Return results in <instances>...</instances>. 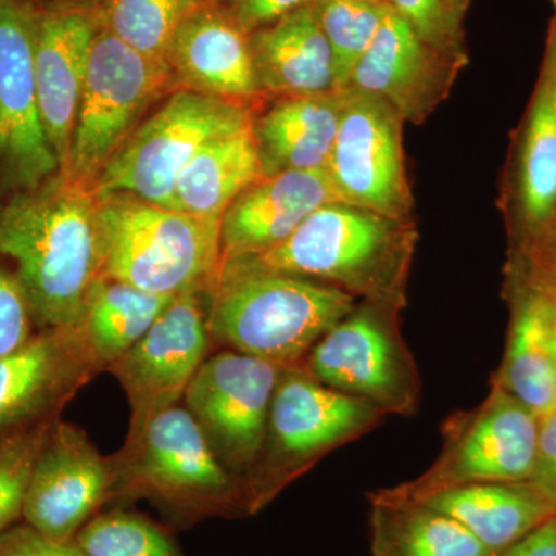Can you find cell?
I'll return each mask as SVG.
<instances>
[{
  "mask_svg": "<svg viewBox=\"0 0 556 556\" xmlns=\"http://www.w3.org/2000/svg\"><path fill=\"white\" fill-rule=\"evenodd\" d=\"M0 257L13 262L39 331L78 324L102 273L97 197L61 170L38 188L0 197Z\"/></svg>",
  "mask_w": 556,
  "mask_h": 556,
  "instance_id": "cell-1",
  "label": "cell"
},
{
  "mask_svg": "<svg viewBox=\"0 0 556 556\" xmlns=\"http://www.w3.org/2000/svg\"><path fill=\"white\" fill-rule=\"evenodd\" d=\"M416 243L412 218L334 201L318 207L276 248L223 265L313 278L357 300L404 309Z\"/></svg>",
  "mask_w": 556,
  "mask_h": 556,
  "instance_id": "cell-2",
  "label": "cell"
},
{
  "mask_svg": "<svg viewBox=\"0 0 556 556\" xmlns=\"http://www.w3.org/2000/svg\"><path fill=\"white\" fill-rule=\"evenodd\" d=\"M112 501H148L172 530L206 519L249 517L243 482L219 463L185 405L159 413L109 456Z\"/></svg>",
  "mask_w": 556,
  "mask_h": 556,
  "instance_id": "cell-3",
  "label": "cell"
},
{
  "mask_svg": "<svg viewBox=\"0 0 556 556\" xmlns=\"http://www.w3.org/2000/svg\"><path fill=\"white\" fill-rule=\"evenodd\" d=\"M212 342L281 367L302 364L358 300L313 278L222 265L207 292Z\"/></svg>",
  "mask_w": 556,
  "mask_h": 556,
  "instance_id": "cell-4",
  "label": "cell"
},
{
  "mask_svg": "<svg viewBox=\"0 0 556 556\" xmlns=\"http://www.w3.org/2000/svg\"><path fill=\"white\" fill-rule=\"evenodd\" d=\"M102 276L150 294L211 291L222 268V218L159 206L130 193L98 200Z\"/></svg>",
  "mask_w": 556,
  "mask_h": 556,
  "instance_id": "cell-5",
  "label": "cell"
},
{
  "mask_svg": "<svg viewBox=\"0 0 556 556\" xmlns=\"http://www.w3.org/2000/svg\"><path fill=\"white\" fill-rule=\"evenodd\" d=\"M386 417L372 402L317 382L302 364L285 368L270 405L265 444L244 479L249 517L268 507L329 453L382 426Z\"/></svg>",
  "mask_w": 556,
  "mask_h": 556,
  "instance_id": "cell-6",
  "label": "cell"
},
{
  "mask_svg": "<svg viewBox=\"0 0 556 556\" xmlns=\"http://www.w3.org/2000/svg\"><path fill=\"white\" fill-rule=\"evenodd\" d=\"M247 102L177 89L124 142L94 182L97 200L130 193L174 208L175 185L189 161L215 139L251 129Z\"/></svg>",
  "mask_w": 556,
  "mask_h": 556,
  "instance_id": "cell-7",
  "label": "cell"
},
{
  "mask_svg": "<svg viewBox=\"0 0 556 556\" xmlns=\"http://www.w3.org/2000/svg\"><path fill=\"white\" fill-rule=\"evenodd\" d=\"M177 90L166 61L148 56L100 27L62 174L90 190L141 123L146 110Z\"/></svg>",
  "mask_w": 556,
  "mask_h": 556,
  "instance_id": "cell-8",
  "label": "cell"
},
{
  "mask_svg": "<svg viewBox=\"0 0 556 556\" xmlns=\"http://www.w3.org/2000/svg\"><path fill=\"white\" fill-rule=\"evenodd\" d=\"M442 434L444 447L426 473L369 496L419 503L456 486L532 478L540 419L496 382L479 407L450 417Z\"/></svg>",
  "mask_w": 556,
  "mask_h": 556,
  "instance_id": "cell-9",
  "label": "cell"
},
{
  "mask_svg": "<svg viewBox=\"0 0 556 556\" xmlns=\"http://www.w3.org/2000/svg\"><path fill=\"white\" fill-rule=\"evenodd\" d=\"M402 309L358 300L328 331L302 367L332 390L372 402L387 416H413L419 408L420 375L402 336Z\"/></svg>",
  "mask_w": 556,
  "mask_h": 556,
  "instance_id": "cell-10",
  "label": "cell"
},
{
  "mask_svg": "<svg viewBox=\"0 0 556 556\" xmlns=\"http://www.w3.org/2000/svg\"><path fill=\"white\" fill-rule=\"evenodd\" d=\"M285 368L225 348L203 362L182 396L219 463L243 486L265 444L270 405Z\"/></svg>",
  "mask_w": 556,
  "mask_h": 556,
  "instance_id": "cell-11",
  "label": "cell"
},
{
  "mask_svg": "<svg viewBox=\"0 0 556 556\" xmlns=\"http://www.w3.org/2000/svg\"><path fill=\"white\" fill-rule=\"evenodd\" d=\"M42 0H0V197L38 188L61 170L36 86Z\"/></svg>",
  "mask_w": 556,
  "mask_h": 556,
  "instance_id": "cell-12",
  "label": "cell"
},
{
  "mask_svg": "<svg viewBox=\"0 0 556 556\" xmlns=\"http://www.w3.org/2000/svg\"><path fill=\"white\" fill-rule=\"evenodd\" d=\"M404 123L390 102L353 87L345 89L338 137L327 166L340 201L388 217L412 218L413 195L402 142Z\"/></svg>",
  "mask_w": 556,
  "mask_h": 556,
  "instance_id": "cell-13",
  "label": "cell"
},
{
  "mask_svg": "<svg viewBox=\"0 0 556 556\" xmlns=\"http://www.w3.org/2000/svg\"><path fill=\"white\" fill-rule=\"evenodd\" d=\"M206 294L189 291L177 295L153 327L105 369L129 399L127 438L137 437L153 416L178 405L208 357L212 339L203 302Z\"/></svg>",
  "mask_w": 556,
  "mask_h": 556,
  "instance_id": "cell-14",
  "label": "cell"
},
{
  "mask_svg": "<svg viewBox=\"0 0 556 556\" xmlns=\"http://www.w3.org/2000/svg\"><path fill=\"white\" fill-rule=\"evenodd\" d=\"M112 486L109 456L83 428L58 417L33 468L22 521L51 541L73 543L110 504Z\"/></svg>",
  "mask_w": 556,
  "mask_h": 556,
  "instance_id": "cell-15",
  "label": "cell"
},
{
  "mask_svg": "<svg viewBox=\"0 0 556 556\" xmlns=\"http://www.w3.org/2000/svg\"><path fill=\"white\" fill-rule=\"evenodd\" d=\"M102 371L79 321L35 332L0 357V439L53 422Z\"/></svg>",
  "mask_w": 556,
  "mask_h": 556,
  "instance_id": "cell-16",
  "label": "cell"
},
{
  "mask_svg": "<svg viewBox=\"0 0 556 556\" xmlns=\"http://www.w3.org/2000/svg\"><path fill=\"white\" fill-rule=\"evenodd\" d=\"M100 27L91 0H46L40 5L36 86L43 129L61 170L67 166L91 46Z\"/></svg>",
  "mask_w": 556,
  "mask_h": 556,
  "instance_id": "cell-17",
  "label": "cell"
},
{
  "mask_svg": "<svg viewBox=\"0 0 556 556\" xmlns=\"http://www.w3.org/2000/svg\"><path fill=\"white\" fill-rule=\"evenodd\" d=\"M467 62L468 58L428 46L388 7L371 46L354 70L350 87L390 102L405 123L422 124L447 100Z\"/></svg>",
  "mask_w": 556,
  "mask_h": 556,
  "instance_id": "cell-18",
  "label": "cell"
},
{
  "mask_svg": "<svg viewBox=\"0 0 556 556\" xmlns=\"http://www.w3.org/2000/svg\"><path fill=\"white\" fill-rule=\"evenodd\" d=\"M506 201L515 248L546 239L556 218V16L515 142Z\"/></svg>",
  "mask_w": 556,
  "mask_h": 556,
  "instance_id": "cell-19",
  "label": "cell"
},
{
  "mask_svg": "<svg viewBox=\"0 0 556 556\" xmlns=\"http://www.w3.org/2000/svg\"><path fill=\"white\" fill-rule=\"evenodd\" d=\"M164 61L177 89L247 104L263 97L249 35L223 5L204 3L186 17Z\"/></svg>",
  "mask_w": 556,
  "mask_h": 556,
  "instance_id": "cell-20",
  "label": "cell"
},
{
  "mask_svg": "<svg viewBox=\"0 0 556 556\" xmlns=\"http://www.w3.org/2000/svg\"><path fill=\"white\" fill-rule=\"evenodd\" d=\"M334 201L340 199L327 169L260 177L222 215V265L276 248L318 207Z\"/></svg>",
  "mask_w": 556,
  "mask_h": 556,
  "instance_id": "cell-21",
  "label": "cell"
},
{
  "mask_svg": "<svg viewBox=\"0 0 556 556\" xmlns=\"http://www.w3.org/2000/svg\"><path fill=\"white\" fill-rule=\"evenodd\" d=\"M345 90L278 98L252 121L262 177L327 169L338 137Z\"/></svg>",
  "mask_w": 556,
  "mask_h": 556,
  "instance_id": "cell-22",
  "label": "cell"
},
{
  "mask_svg": "<svg viewBox=\"0 0 556 556\" xmlns=\"http://www.w3.org/2000/svg\"><path fill=\"white\" fill-rule=\"evenodd\" d=\"M249 46L263 97H308L339 90L314 2L251 33Z\"/></svg>",
  "mask_w": 556,
  "mask_h": 556,
  "instance_id": "cell-23",
  "label": "cell"
},
{
  "mask_svg": "<svg viewBox=\"0 0 556 556\" xmlns=\"http://www.w3.org/2000/svg\"><path fill=\"white\" fill-rule=\"evenodd\" d=\"M419 503L455 518L495 555L556 517L555 497L530 479L456 486Z\"/></svg>",
  "mask_w": 556,
  "mask_h": 556,
  "instance_id": "cell-24",
  "label": "cell"
},
{
  "mask_svg": "<svg viewBox=\"0 0 556 556\" xmlns=\"http://www.w3.org/2000/svg\"><path fill=\"white\" fill-rule=\"evenodd\" d=\"M510 285L506 354L493 382L543 419L556 409V361L536 292L514 277Z\"/></svg>",
  "mask_w": 556,
  "mask_h": 556,
  "instance_id": "cell-25",
  "label": "cell"
},
{
  "mask_svg": "<svg viewBox=\"0 0 556 556\" xmlns=\"http://www.w3.org/2000/svg\"><path fill=\"white\" fill-rule=\"evenodd\" d=\"M368 500L372 556H495L438 508L369 495Z\"/></svg>",
  "mask_w": 556,
  "mask_h": 556,
  "instance_id": "cell-26",
  "label": "cell"
},
{
  "mask_svg": "<svg viewBox=\"0 0 556 556\" xmlns=\"http://www.w3.org/2000/svg\"><path fill=\"white\" fill-rule=\"evenodd\" d=\"M262 177L251 129L215 139L182 169L174 208L199 217L222 218L237 197Z\"/></svg>",
  "mask_w": 556,
  "mask_h": 556,
  "instance_id": "cell-27",
  "label": "cell"
},
{
  "mask_svg": "<svg viewBox=\"0 0 556 556\" xmlns=\"http://www.w3.org/2000/svg\"><path fill=\"white\" fill-rule=\"evenodd\" d=\"M174 299L102 274L91 283L79 325L104 371L153 327Z\"/></svg>",
  "mask_w": 556,
  "mask_h": 556,
  "instance_id": "cell-28",
  "label": "cell"
},
{
  "mask_svg": "<svg viewBox=\"0 0 556 556\" xmlns=\"http://www.w3.org/2000/svg\"><path fill=\"white\" fill-rule=\"evenodd\" d=\"M101 28L164 61L175 31L204 0H91Z\"/></svg>",
  "mask_w": 556,
  "mask_h": 556,
  "instance_id": "cell-29",
  "label": "cell"
},
{
  "mask_svg": "<svg viewBox=\"0 0 556 556\" xmlns=\"http://www.w3.org/2000/svg\"><path fill=\"white\" fill-rule=\"evenodd\" d=\"M75 543L87 556H190L169 526L127 507L102 510Z\"/></svg>",
  "mask_w": 556,
  "mask_h": 556,
  "instance_id": "cell-30",
  "label": "cell"
},
{
  "mask_svg": "<svg viewBox=\"0 0 556 556\" xmlns=\"http://www.w3.org/2000/svg\"><path fill=\"white\" fill-rule=\"evenodd\" d=\"M314 9L331 50L336 86L345 90L382 24L388 5L357 0H314Z\"/></svg>",
  "mask_w": 556,
  "mask_h": 556,
  "instance_id": "cell-31",
  "label": "cell"
},
{
  "mask_svg": "<svg viewBox=\"0 0 556 556\" xmlns=\"http://www.w3.org/2000/svg\"><path fill=\"white\" fill-rule=\"evenodd\" d=\"M56 420V419H54ZM51 422L14 434L0 447V533L20 525L33 468Z\"/></svg>",
  "mask_w": 556,
  "mask_h": 556,
  "instance_id": "cell-32",
  "label": "cell"
},
{
  "mask_svg": "<svg viewBox=\"0 0 556 556\" xmlns=\"http://www.w3.org/2000/svg\"><path fill=\"white\" fill-rule=\"evenodd\" d=\"M424 42L442 53L467 58L464 21L470 0H387Z\"/></svg>",
  "mask_w": 556,
  "mask_h": 556,
  "instance_id": "cell-33",
  "label": "cell"
},
{
  "mask_svg": "<svg viewBox=\"0 0 556 556\" xmlns=\"http://www.w3.org/2000/svg\"><path fill=\"white\" fill-rule=\"evenodd\" d=\"M27 299L13 269L0 265V357L13 353L35 336Z\"/></svg>",
  "mask_w": 556,
  "mask_h": 556,
  "instance_id": "cell-34",
  "label": "cell"
},
{
  "mask_svg": "<svg viewBox=\"0 0 556 556\" xmlns=\"http://www.w3.org/2000/svg\"><path fill=\"white\" fill-rule=\"evenodd\" d=\"M510 277L556 300V249L546 243L515 248Z\"/></svg>",
  "mask_w": 556,
  "mask_h": 556,
  "instance_id": "cell-35",
  "label": "cell"
},
{
  "mask_svg": "<svg viewBox=\"0 0 556 556\" xmlns=\"http://www.w3.org/2000/svg\"><path fill=\"white\" fill-rule=\"evenodd\" d=\"M0 556H87L78 544L56 543L40 535L33 527L20 525L0 533Z\"/></svg>",
  "mask_w": 556,
  "mask_h": 556,
  "instance_id": "cell-36",
  "label": "cell"
},
{
  "mask_svg": "<svg viewBox=\"0 0 556 556\" xmlns=\"http://www.w3.org/2000/svg\"><path fill=\"white\" fill-rule=\"evenodd\" d=\"M313 2L314 0H225L222 5L240 25L241 30L251 35Z\"/></svg>",
  "mask_w": 556,
  "mask_h": 556,
  "instance_id": "cell-37",
  "label": "cell"
},
{
  "mask_svg": "<svg viewBox=\"0 0 556 556\" xmlns=\"http://www.w3.org/2000/svg\"><path fill=\"white\" fill-rule=\"evenodd\" d=\"M530 481L556 500V409L540 419L536 463Z\"/></svg>",
  "mask_w": 556,
  "mask_h": 556,
  "instance_id": "cell-38",
  "label": "cell"
},
{
  "mask_svg": "<svg viewBox=\"0 0 556 556\" xmlns=\"http://www.w3.org/2000/svg\"><path fill=\"white\" fill-rule=\"evenodd\" d=\"M495 556H556V517L535 527Z\"/></svg>",
  "mask_w": 556,
  "mask_h": 556,
  "instance_id": "cell-39",
  "label": "cell"
},
{
  "mask_svg": "<svg viewBox=\"0 0 556 556\" xmlns=\"http://www.w3.org/2000/svg\"><path fill=\"white\" fill-rule=\"evenodd\" d=\"M533 291L536 292L538 300H540L541 313H543L544 325H546L548 342H551L552 353H554L556 361V300L548 298V295L543 294V292L536 291V289H533Z\"/></svg>",
  "mask_w": 556,
  "mask_h": 556,
  "instance_id": "cell-40",
  "label": "cell"
},
{
  "mask_svg": "<svg viewBox=\"0 0 556 556\" xmlns=\"http://www.w3.org/2000/svg\"><path fill=\"white\" fill-rule=\"evenodd\" d=\"M538 243H546L548 247L556 249V218L554 222V226H552L551 232H548V236L543 241H538ZM533 244V243H532ZM526 247V244H525Z\"/></svg>",
  "mask_w": 556,
  "mask_h": 556,
  "instance_id": "cell-41",
  "label": "cell"
},
{
  "mask_svg": "<svg viewBox=\"0 0 556 556\" xmlns=\"http://www.w3.org/2000/svg\"><path fill=\"white\" fill-rule=\"evenodd\" d=\"M206 3H211V5H222V3H225V0H204Z\"/></svg>",
  "mask_w": 556,
  "mask_h": 556,
  "instance_id": "cell-42",
  "label": "cell"
},
{
  "mask_svg": "<svg viewBox=\"0 0 556 556\" xmlns=\"http://www.w3.org/2000/svg\"><path fill=\"white\" fill-rule=\"evenodd\" d=\"M7 439H9V438H7ZM7 439H0V447H2V444H3V442L7 441Z\"/></svg>",
  "mask_w": 556,
  "mask_h": 556,
  "instance_id": "cell-43",
  "label": "cell"
},
{
  "mask_svg": "<svg viewBox=\"0 0 556 556\" xmlns=\"http://www.w3.org/2000/svg\"><path fill=\"white\" fill-rule=\"evenodd\" d=\"M552 2H554L555 9H556V0H552Z\"/></svg>",
  "mask_w": 556,
  "mask_h": 556,
  "instance_id": "cell-44",
  "label": "cell"
},
{
  "mask_svg": "<svg viewBox=\"0 0 556 556\" xmlns=\"http://www.w3.org/2000/svg\"><path fill=\"white\" fill-rule=\"evenodd\" d=\"M42 2H46V0H42Z\"/></svg>",
  "mask_w": 556,
  "mask_h": 556,
  "instance_id": "cell-45",
  "label": "cell"
}]
</instances>
